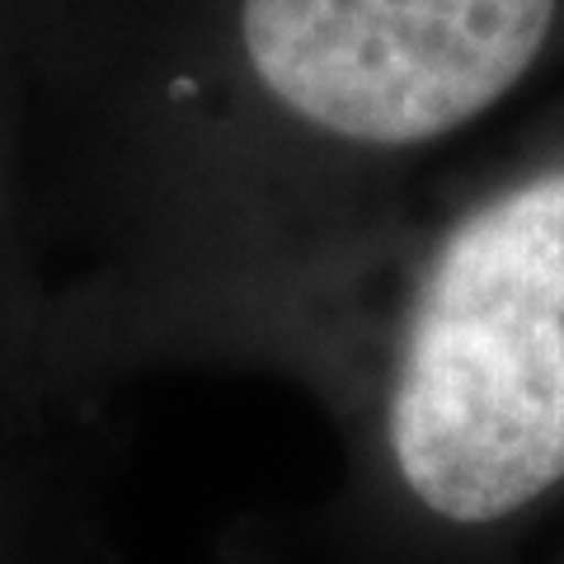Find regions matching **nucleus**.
Returning <instances> with one entry per match:
<instances>
[{"instance_id":"obj_3","label":"nucleus","mask_w":564,"mask_h":564,"mask_svg":"<svg viewBox=\"0 0 564 564\" xmlns=\"http://www.w3.org/2000/svg\"><path fill=\"white\" fill-rule=\"evenodd\" d=\"M560 564H564V555H560Z\"/></svg>"},{"instance_id":"obj_1","label":"nucleus","mask_w":564,"mask_h":564,"mask_svg":"<svg viewBox=\"0 0 564 564\" xmlns=\"http://www.w3.org/2000/svg\"><path fill=\"white\" fill-rule=\"evenodd\" d=\"M564 66V0H66L57 104L188 207L212 334L306 381L437 155Z\"/></svg>"},{"instance_id":"obj_2","label":"nucleus","mask_w":564,"mask_h":564,"mask_svg":"<svg viewBox=\"0 0 564 564\" xmlns=\"http://www.w3.org/2000/svg\"><path fill=\"white\" fill-rule=\"evenodd\" d=\"M306 386L391 555H480L564 499V90L429 174Z\"/></svg>"}]
</instances>
